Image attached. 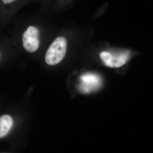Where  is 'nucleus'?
I'll return each mask as SVG.
<instances>
[{"mask_svg": "<svg viewBox=\"0 0 153 153\" xmlns=\"http://www.w3.org/2000/svg\"><path fill=\"white\" fill-rule=\"evenodd\" d=\"M41 34L40 29L35 25H30L24 31L22 44L26 52L33 53L38 51L41 46Z\"/></svg>", "mask_w": 153, "mask_h": 153, "instance_id": "2", "label": "nucleus"}, {"mask_svg": "<svg viewBox=\"0 0 153 153\" xmlns=\"http://www.w3.org/2000/svg\"><path fill=\"white\" fill-rule=\"evenodd\" d=\"M82 85L81 90L84 93H89L97 88L100 85V78L95 74H86L81 77Z\"/></svg>", "mask_w": 153, "mask_h": 153, "instance_id": "4", "label": "nucleus"}, {"mask_svg": "<svg viewBox=\"0 0 153 153\" xmlns=\"http://www.w3.org/2000/svg\"><path fill=\"white\" fill-rule=\"evenodd\" d=\"M100 57L106 66L111 68L122 66L126 64L128 60V55L125 54L115 55L108 52H102Z\"/></svg>", "mask_w": 153, "mask_h": 153, "instance_id": "3", "label": "nucleus"}, {"mask_svg": "<svg viewBox=\"0 0 153 153\" xmlns=\"http://www.w3.org/2000/svg\"><path fill=\"white\" fill-rule=\"evenodd\" d=\"M13 120L9 115L0 116V138L5 136L10 131L13 125Z\"/></svg>", "mask_w": 153, "mask_h": 153, "instance_id": "5", "label": "nucleus"}, {"mask_svg": "<svg viewBox=\"0 0 153 153\" xmlns=\"http://www.w3.org/2000/svg\"><path fill=\"white\" fill-rule=\"evenodd\" d=\"M32 1L33 0H1L4 4L13 7L14 8L22 5L25 3Z\"/></svg>", "mask_w": 153, "mask_h": 153, "instance_id": "6", "label": "nucleus"}, {"mask_svg": "<svg viewBox=\"0 0 153 153\" xmlns=\"http://www.w3.org/2000/svg\"><path fill=\"white\" fill-rule=\"evenodd\" d=\"M1 53H0V57H1Z\"/></svg>", "mask_w": 153, "mask_h": 153, "instance_id": "8", "label": "nucleus"}, {"mask_svg": "<svg viewBox=\"0 0 153 153\" xmlns=\"http://www.w3.org/2000/svg\"><path fill=\"white\" fill-rule=\"evenodd\" d=\"M67 41L63 36L55 38L50 44L45 55V62L49 66H55L60 63L66 56Z\"/></svg>", "mask_w": 153, "mask_h": 153, "instance_id": "1", "label": "nucleus"}, {"mask_svg": "<svg viewBox=\"0 0 153 153\" xmlns=\"http://www.w3.org/2000/svg\"><path fill=\"white\" fill-rule=\"evenodd\" d=\"M43 1H44L45 2L49 3L50 0H43Z\"/></svg>", "mask_w": 153, "mask_h": 153, "instance_id": "7", "label": "nucleus"}]
</instances>
